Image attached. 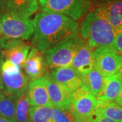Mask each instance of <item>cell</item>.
<instances>
[{
	"label": "cell",
	"mask_w": 122,
	"mask_h": 122,
	"mask_svg": "<svg viewBox=\"0 0 122 122\" xmlns=\"http://www.w3.org/2000/svg\"><path fill=\"white\" fill-rule=\"evenodd\" d=\"M33 22L32 44L41 52L79 37L77 22L62 14L41 11L35 15Z\"/></svg>",
	"instance_id": "6da1fadb"
},
{
	"label": "cell",
	"mask_w": 122,
	"mask_h": 122,
	"mask_svg": "<svg viewBox=\"0 0 122 122\" xmlns=\"http://www.w3.org/2000/svg\"><path fill=\"white\" fill-rule=\"evenodd\" d=\"M81 39L94 50L100 47L111 46L117 34L101 7L88 13L79 29Z\"/></svg>",
	"instance_id": "7a4b0ae2"
},
{
	"label": "cell",
	"mask_w": 122,
	"mask_h": 122,
	"mask_svg": "<svg viewBox=\"0 0 122 122\" xmlns=\"http://www.w3.org/2000/svg\"><path fill=\"white\" fill-rule=\"evenodd\" d=\"M97 98L85 86L71 93L70 110L78 122H90L96 113Z\"/></svg>",
	"instance_id": "3957f363"
},
{
	"label": "cell",
	"mask_w": 122,
	"mask_h": 122,
	"mask_svg": "<svg viewBox=\"0 0 122 122\" xmlns=\"http://www.w3.org/2000/svg\"><path fill=\"white\" fill-rule=\"evenodd\" d=\"M41 11L65 14L74 20L85 16L91 5V0H40Z\"/></svg>",
	"instance_id": "277c9868"
},
{
	"label": "cell",
	"mask_w": 122,
	"mask_h": 122,
	"mask_svg": "<svg viewBox=\"0 0 122 122\" xmlns=\"http://www.w3.org/2000/svg\"><path fill=\"white\" fill-rule=\"evenodd\" d=\"M82 39L79 37L69 39L54 48L42 52L50 69L71 66Z\"/></svg>",
	"instance_id": "5b68a950"
},
{
	"label": "cell",
	"mask_w": 122,
	"mask_h": 122,
	"mask_svg": "<svg viewBox=\"0 0 122 122\" xmlns=\"http://www.w3.org/2000/svg\"><path fill=\"white\" fill-rule=\"evenodd\" d=\"M1 21L2 37L6 39L27 40L33 35V22L29 18H20L5 12L1 15Z\"/></svg>",
	"instance_id": "8992f818"
},
{
	"label": "cell",
	"mask_w": 122,
	"mask_h": 122,
	"mask_svg": "<svg viewBox=\"0 0 122 122\" xmlns=\"http://www.w3.org/2000/svg\"><path fill=\"white\" fill-rule=\"evenodd\" d=\"M94 67L103 77L117 73L122 62V56L111 46L100 47L94 50Z\"/></svg>",
	"instance_id": "52a82bcc"
},
{
	"label": "cell",
	"mask_w": 122,
	"mask_h": 122,
	"mask_svg": "<svg viewBox=\"0 0 122 122\" xmlns=\"http://www.w3.org/2000/svg\"><path fill=\"white\" fill-rule=\"evenodd\" d=\"M1 54L4 59L9 60L22 68L30 51L29 44L21 39H0Z\"/></svg>",
	"instance_id": "ba28073f"
},
{
	"label": "cell",
	"mask_w": 122,
	"mask_h": 122,
	"mask_svg": "<svg viewBox=\"0 0 122 122\" xmlns=\"http://www.w3.org/2000/svg\"><path fill=\"white\" fill-rule=\"evenodd\" d=\"M0 75L3 82L2 92L5 96L16 100L20 95L27 92L29 77L22 69L12 74L0 72Z\"/></svg>",
	"instance_id": "9c48e42d"
},
{
	"label": "cell",
	"mask_w": 122,
	"mask_h": 122,
	"mask_svg": "<svg viewBox=\"0 0 122 122\" xmlns=\"http://www.w3.org/2000/svg\"><path fill=\"white\" fill-rule=\"evenodd\" d=\"M50 73L56 82L71 94L83 85L81 74L72 66L52 69Z\"/></svg>",
	"instance_id": "30bf717a"
},
{
	"label": "cell",
	"mask_w": 122,
	"mask_h": 122,
	"mask_svg": "<svg viewBox=\"0 0 122 122\" xmlns=\"http://www.w3.org/2000/svg\"><path fill=\"white\" fill-rule=\"evenodd\" d=\"M48 68V63L43 52L35 47L30 49L22 67L30 80L42 77Z\"/></svg>",
	"instance_id": "8fae6325"
},
{
	"label": "cell",
	"mask_w": 122,
	"mask_h": 122,
	"mask_svg": "<svg viewBox=\"0 0 122 122\" xmlns=\"http://www.w3.org/2000/svg\"><path fill=\"white\" fill-rule=\"evenodd\" d=\"M43 76L46 81L48 94L53 107L64 110L70 109V97L71 94L56 82L50 72L46 71Z\"/></svg>",
	"instance_id": "7c38bea8"
},
{
	"label": "cell",
	"mask_w": 122,
	"mask_h": 122,
	"mask_svg": "<svg viewBox=\"0 0 122 122\" xmlns=\"http://www.w3.org/2000/svg\"><path fill=\"white\" fill-rule=\"evenodd\" d=\"M27 94L30 106L53 107L48 94L46 81L44 76L30 80L28 84Z\"/></svg>",
	"instance_id": "4fadbf2b"
},
{
	"label": "cell",
	"mask_w": 122,
	"mask_h": 122,
	"mask_svg": "<svg viewBox=\"0 0 122 122\" xmlns=\"http://www.w3.org/2000/svg\"><path fill=\"white\" fill-rule=\"evenodd\" d=\"M94 50L82 40L75 54L71 66L83 75L94 68Z\"/></svg>",
	"instance_id": "5bb4252c"
},
{
	"label": "cell",
	"mask_w": 122,
	"mask_h": 122,
	"mask_svg": "<svg viewBox=\"0 0 122 122\" xmlns=\"http://www.w3.org/2000/svg\"><path fill=\"white\" fill-rule=\"evenodd\" d=\"M39 0H8L5 12L16 17L28 19L37 12Z\"/></svg>",
	"instance_id": "9a60e30c"
},
{
	"label": "cell",
	"mask_w": 122,
	"mask_h": 122,
	"mask_svg": "<svg viewBox=\"0 0 122 122\" xmlns=\"http://www.w3.org/2000/svg\"><path fill=\"white\" fill-rule=\"evenodd\" d=\"M101 8L117 35L122 31V0H115Z\"/></svg>",
	"instance_id": "2e32d148"
},
{
	"label": "cell",
	"mask_w": 122,
	"mask_h": 122,
	"mask_svg": "<svg viewBox=\"0 0 122 122\" xmlns=\"http://www.w3.org/2000/svg\"><path fill=\"white\" fill-rule=\"evenodd\" d=\"M122 87V82L118 73L105 77L103 90L97 100L114 102L119 96Z\"/></svg>",
	"instance_id": "e0dca14e"
},
{
	"label": "cell",
	"mask_w": 122,
	"mask_h": 122,
	"mask_svg": "<svg viewBox=\"0 0 122 122\" xmlns=\"http://www.w3.org/2000/svg\"><path fill=\"white\" fill-rule=\"evenodd\" d=\"M83 86L89 90L94 96L98 98L101 94L104 83L105 77L94 67L85 74L81 75Z\"/></svg>",
	"instance_id": "ac0fdd59"
},
{
	"label": "cell",
	"mask_w": 122,
	"mask_h": 122,
	"mask_svg": "<svg viewBox=\"0 0 122 122\" xmlns=\"http://www.w3.org/2000/svg\"><path fill=\"white\" fill-rule=\"evenodd\" d=\"M96 112L117 122H122V107L117 102L97 100Z\"/></svg>",
	"instance_id": "d6986e66"
},
{
	"label": "cell",
	"mask_w": 122,
	"mask_h": 122,
	"mask_svg": "<svg viewBox=\"0 0 122 122\" xmlns=\"http://www.w3.org/2000/svg\"><path fill=\"white\" fill-rule=\"evenodd\" d=\"M30 104L27 92L22 94L16 100L15 122H30L29 110Z\"/></svg>",
	"instance_id": "ffe728a7"
},
{
	"label": "cell",
	"mask_w": 122,
	"mask_h": 122,
	"mask_svg": "<svg viewBox=\"0 0 122 122\" xmlns=\"http://www.w3.org/2000/svg\"><path fill=\"white\" fill-rule=\"evenodd\" d=\"M52 107L49 106H30V122H55L52 115Z\"/></svg>",
	"instance_id": "44dd1931"
},
{
	"label": "cell",
	"mask_w": 122,
	"mask_h": 122,
	"mask_svg": "<svg viewBox=\"0 0 122 122\" xmlns=\"http://www.w3.org/2000/svg\"><path fill=\"white\" fill-rule=\"evenodd\" d=\"M16 100L4 95L0 98V116L15 122Z\"/></svg>",
	"instance_id": "7402d4cb"
},
{
	"label": "cell",
	"mask_w": 122,
	"mask_h": 122,
	"mask_svg": "<svg viewBox=\"0 0 122 122\" xmlns=\"http://www.w3.org/2000/svg\"><path fill=\"white\" fill-rule=\"evenodd\" d=\"M52 117L55 122H78L72 111L54 107L52 109Z\"/></svg>",
	"instance_id": "603a6c76"
},
{
	"label": "cell",
	"mask_w": 122,
	"mask_h": 122,
	"mask_svg": "<svg viewBox=\"0 0 122 122\" xmlns=\"http://www.w3.org/2000/svg\"><path fill=\"white\" fill-rule=\"evenodd\" d=\"M111 47L120 55L122 56V31L119 33L114 41L113 44L111 46Z\"/></svg>",
	"instance_id": "cb8c5ba5"
},
{
	"label": "cell",
	"mask_w": 122,
	"mask_h": 122,
	"mask_svg": "<svg viewBox=\"0 0 122 122\" xmlns=\"http://www.w3.org/2000/svg\"><path fill=\"white\" fill-rule=\"evenodd\" d=\"M90 122H117L114 121L113 119H111L108 117H106L103 115H101L96 112L95 115L92 118Z\"/></svg>",
	"instance_id": "d4e9b609"
},
{
	"label": "cell",
	"mask_w": 122,
	"mask_h": 122,
	"mask_svg": "<svg viewBox=\"0 0 122 122\" xmlns=\"http://www.w3.org/2000/svg\"><path fill=\"white\" fill-rule=\"evenodd\" d=\"M8 1V0H0V10L2 12V13L5 12Z\"/></svg>",
	"instance_id": "484cf974"
},
{
	"label": "cell",
	"mask_w": 122,
	"mask_h": 122,
	"mask_svg": "<svg viewBox=\"0 0 122 122\" xmlns=\"http://www.w3.org/2000/svg\"><path fill=\"white\" fill-rule=\"evenodd\" d=\"M115 102L117 103L118 105H119L122 107V87L121 89V91H120V93L119 94V96H117V99L115 100Z\"/></svg>",
	"instance_id": "4316f807"
},
{
	"label": "cell",
	"mask_w": 122,
	"mask_h": 122,
	"mask_svg": "<svg viewBox=\"0 0 122 122\" xmlns=\"http://www.w3.org/2000/svg\"><path fill=\"white\" fill-rule=\"evenodd\" d=\"M118 75H119V79L120 80L122 81V64H121V66H120V68L119 69V71H118Z\"/></svg>",
	"instance_id": "83f0119b"
},
{
	"label": "cell",
	"mask_w": 122,
	"mask_h": 122,
	"mask_svg": "<svg viewBox=\"0 0 122 122\" xmlns=\"http://www.w3.org/2000/svg\"><path fill=\"white\" fill-rule=\"evenodd\" d=\"M3 35V32H2V21H1V15L0 14V39L1 38Z\"/></svg>",
	"instance_id": "f1b7e54d"
},
{
	"label": "cell",
	"mask_w": 122,
	"mask_h": 122,
	"mask_svg": "<svg viewBox=\"0 0 122 122\" xmlns=\"http://www.w3.org/2000/svg\"><path fill=\"white\" fill-rule=\"evenodd\" d=\"M0 122H11V121H10L8 119H5L4 117H1L0 116Z\"/></svg>",
	"instance_id": "f546056e"
},
{
	"label": "cell",
	"mask_w": 122,
	"mask_h": 122,
	"mask_svg": "<svg viewBox=\"0 0 122 122\" xmlns=\"http://www.w3.org/2000/svg\"><path fill=\"white\" fill-rule=\"evenodd\" d=\"M3 90V82H2V79H1V77L0 75V90L2 91Z\"/></svg>",
	"instance_id": "4dcf8cb0"
},
{
	"label": "cell",
	"mask_w": 122,
	"mask_h": 122,
	"mask_svg": "<svg viewBox=\"0 0 122 122\" xmlns=\"http://www.w3.org/2000/svg\"><path fill=\"white\" fill-rule=\"evenodd\" d=\"M5 94L2 92V91L1 90H0V98H1V97H3V96H4Z\"/></svg>",
	"instance_id": "1f68e13d"
},
{
	"label": "cell",
	"mask_w": 122,
	"mask_h": 122,
	"mask_svg": "<svg viewBox=\"0 0 122 122\" xmlns=\"http://www.w3.org/2000/svg\"><path fill=\"white\" fill-rule=\"evenodd\" d=\"M1 43H0V53H1Z\"/></svg>",
	"instance_id": "d6a6232c"
},
{
	"label": "cell",
	"mask_w": 122,
	"mask_h": 122,
	"mask_svg": "<svg viewBox=\"0 0 122 122\" xmlns=\"http://www.w3.org/2000/svg\"><path fill=\"white\" fill-rule=\"evenodd\" d=\"M39 1H40V0H39Z\"/></svg>",
	"instance_id": "836d02e7"
}]
</instances>
